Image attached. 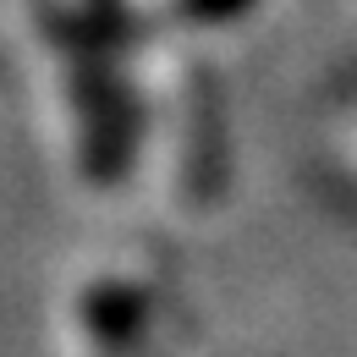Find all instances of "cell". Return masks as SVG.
I'll list each match as a JSON object with an SVG mask.
<instances>
[{
    "mask_svg": "<svg viewBox=\"0 0 357 357\" xmlns=\"http://www.w3.org/2000/svg\"><path fill=\"white\" fill-rule=\"evenodd\" d=\"M154 6H165L171 17H220V11L242 6V0H154Z\"/></svg>",
    "mask_w": 357,
    "mask_h": 357,
    "instance_id": "1",
    "label": "cell"
}]
</instances>
